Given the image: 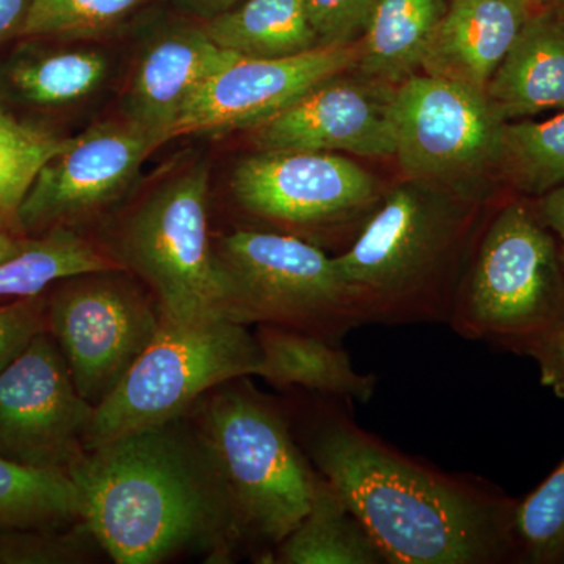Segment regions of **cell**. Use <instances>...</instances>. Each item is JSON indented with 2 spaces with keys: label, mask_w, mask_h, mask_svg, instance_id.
<instances>
[{
  "label": "cell",
  "mask_w": 564,
  "mask_h": 564,
  "mask_svg": "<svg viewBox=\"0 0 564 564\" xmlns=\"http://www.w3.org/2000/svg\"><path fill=\"white\" fill-rule=\"evenodd\" d=\"M377 0H304L318 47L358 44L367 31Z\"/></svg>",
  "instance_id": "cell-30"
},
{
  "label": "cell",
  "mask_w": 564,
  "mask_h": 564,
  "mask_svg": "<svg viewBox=\"0 0 564 564\" xmlns=\"http://www.w3.org/2000/svg\"><path fill=\"white\" fill-rule=\"evenodd\" d=\"M470 204L408 181L393 187L336 258L364 322L448 323L452 269L470 225Z\"/></svg>",
  "instance_id": "cell-3"
},
{
  "label": "cell",
  "mask_w": 564,
  "mask_h": 564,
  "mask_svg": "<svg viewBox=\"0 0 564 564\" xmlns=\"http://www.w3.org/2000/svg\"><path fill=\"white\" fill-rule=\"evenodd\" d=\"M540 215L558 240L560 254H562L564 265V185L545 193L543 202H541Z\"/></svg>",
  "instance_id": "cell-33"
},
{
  "label": "cell",
  "mask_w": 564,
  "mask_h": 564,
  "mask_svg": "<svg viewBox=\"0 0 564 564\" xmlns=\"http://www.w3.org/2000/svg\"><path fill=\"white\" fill-rule=\"evenodd\" d=\"M562 11H563V14H564V2H563Z\"/></svg>",
  "instance_id": "cell-38"
},
{
  "label": "cell",
  "mask_w": 564,
  "mask_h": 564,
  "mask_svg": "<svg viewBox=\"0 0 564 564\" xmlns=\"http://www.w3.org/2000/svg\"><path fill=\"white\" fill-rule=\"evenodd\" d=\"M358 44L285 58L239 57L209 77L173 128L172 140L254 129L329 77L356 66Z\"/></svg>",
  "instance_id": "cell-14"
},
{
  "label": "cell",
  "mask_w": 564,
  "mask_h": 564,
  "mask_svg": "<svg viewBox=\"0 0 564 564\" xmlns=\"http://www.w3.org/2000/svg\"><path fill=\"white\" fill-rule=\"evenodd\" d=\"M187 415L87 448L66 470L82 524L115 563L226 562L245 541L220 467Z\"/></svg>",
  "instance_id": "cell-2"
},
{
  "label": "cell",
  "mask_w": 564,
  "mask_h": 564,
  "mask_svg": "<svg viewBox=\"0 0 564 564\" xmlns=\"http://www.w3.org/2000/svg\"><path fill=\"white\" fill-rule=\"evenodd\" d=\"M80 522V497L68 473L0 455V527L62 530Z\"/></svg>",
  "instance_id": "cell-23"
},
{
  "label": "cell",
  "mask_w": 564,
  "mask_h": 564,
  "mask_svg": "<svg viewBox=\"0 0 564 564\" xmlns=\"http://www.w3.org/2000/svg\"><path fill=\"white\" fill-rule=\"evenodd\" d=\"M541 7L536 0H448L423 55V74L486 93L525 22Z\"/></svg>",
  "instance_id": "cell-17"
},
{
  "label": "cell",
  "mask_w": 564,
  "mask_h": 564,
  "mask_svg": "<svg viewBox=\"0 0 564 564\" xmlns=\"http://www.w3.org/2000/svg\"><path fill=\"white\" fill-rule=\"evenodd\" d=\"M28 240L17 239L6 231H0V262L7 261L11 256L22 250Z\"/></svg>",
  "instance_id": "cell-36"
},
{
  "label": "cell",
  "mask_w": 564,
  "mask_h": 564,
  "mask_svg": "<svg viewBox=\"0 0 564 564\" xmlns=\"http://www.w3.org/2000/svg\"><path fill=\"white\" fill-rule=\"evenodd\" d=\"M202 29H182L152 41L141 55L126 96V120L158 147L172 140L177 120L204 82L239 58Z\"/></svg>",
  "instance_id": "cell-16"
},
{
  "label": "cell",
  "mask_w": 564,
  "mask_h": 564,
  "mask_svg": "<svg viewBox=\"0 0 564 564\" xmlns=\"http://www.w3.org/2000/svg\"><path fill=\"white\" fill-rule=\"evenodd\" d=\"M191 413L220 467L245 541L276 547L307 513L321 481L288 415L245 378L212 389Z\"/></svg>",
  "instance_id": "cell-4"
},
{
  "label": "cell",
  "mask_w": 564,
  "mask_h": 564,
  "mask_svg": "<svg viewBox=\"0 0 564 564\" xmlns=\"http://www.w3.org/2000/svg\"><path fill=\"white\" fill-rule=\"evenodd\" d=\"M215 254L228 282V317L274 325L339 345L366 325L336 258L288 232L237 229L220 236Z\"/></svg>",
  "instance_id": "cell-7"
},
{
  "label": "cell",
  "mask_w": 564,
  "mask_h": 564,
  "mask_svg": "<svg viewBox=\"0 0 564 564\" xmlns=\"http://www.w3.org/2000/svg\"><path fill=\"white\" fill-rule=\"evenodd\" d=\"M329 77L252 129L259 151L347 152L393 158V85L369 79Z\"/></svg>",
  "instance_id": "cell-15"
},
{
  "label": "cell",
  "mask_w": 564,
  "mask_h": 564,
  "mask_svg": "<svg viewBox=\"0 0 564 564\" xmlns=\"http://www.w3.org/2000/svg\"><path fill=\"white\" fill-rule=\"evenodd\" d=\"M397 161L404 176L466 204L481 198L486 177L499 173L507 122L485 93L429 74L393 87Z\"/></svg>",
  "instance_id": "cell-9"
},
{
  "label": "cell",
  "mask_w": 564,
  "mask_h": 564,
  "mask_svg": "<svg viewBox=\"0 0 564 564\" xmlns=\"http://www.w3.org/2000/svg\"><path fill=\"white\" fill-rule=\"evenodd\" d=\"M499 173L527 195L544 196L564 185V110L551 120L507 122Z\"/></svg>",
  "instance_id": "cell-26"
},
{
  "label": "cell",
  "mask_w": 564,
  "mask_h": 564,
  "mask_svg": "<svg viewBox=\"0 0 564 564\" xmlns=\"http://www.w3.org/2000/svg\"><path fill=\"white\" fill-rule=\"evenodd\" d=\"M152 0H32L20 36L102 35Z\"/></svg>",
  "instance_id": "cell-29"
},
{
  "label": "cell",
  "mask_w": 564,
  "mask_h": 564,
  "mask_svg": "<svg viewBox=\"0 0 564 564\" xmlns=\"http://www.w3.org/2000/svg\"><path fill=\"white\" fill-rule=\"evenodd\" d=\"M232 193L259 220L300 232H323L367 220L378 182L337 152L259 151L237 165Z\"/></svg>",
  "instance_id": "cell-11"
},
{
  "label": "cell",
  "mask_w": 564,
  "mask_h": 564,
  "mask_svg": "<svg viewBox=\"0 0 564 564\" xmlns=\"http://www.w3.org/2000/svg\"><path fill=\"white\" fill-rule=\"evenodd\" d=\"M447 6L448 0H377L358 43L362 76L395 87L417 74Z\"/></svg>",
  "instance_id": "cell-20"
},
{
  "label": "cell",
  "mask_w": 564,
  "mask_h": 564,
  "mask_svg": "<svg viewBox=\"0 0 564 564\" xmlns=\"http://www.w3.org/2000/svg\"><path fill=\"white\" fill-rule=\"evenodd\" d=\"M121 254L124 269L148 285L165 317H228V282L212 243L204 166L170 177L140 204L122 232Z\"/></svg>",
  "instance_id": "cell-8"
},
{
  "label": "cell",
  "mask_w": 564,
  "mask_h": 564,
  "mask_svg": "<svg viewBox=\"0 0 564 564\" xmlns=\"http://www.w3.org/2000/svg\"><path fill=\"white\" fill-rule=\"evenodd\" d=\"M521 355L536 362L541 383L564 399V323L527 344Z\"/></svg>",
  "instance_id": "cell-32"
},
{
  "label": "cell",
  "mask_w": 564,
  "mask_h": 564,
  "mask_svg": "<svg viewBox=\"0 0 564 564\" xmlns=\"http://www.w3.org/2000/svg\"><path fill=\"white\" fill-rule=\"evenodd\" d=\"M313 408L296 440L386 564L516 563L513 497L402 454L337 403Z\"/></svg>",
  "instance_id": "cell-1"
},
{
  "label": "cell",
  "mask_w": 564,
  "mask_h": 564,
  "mask_svg": "<svg viewBox=\"0 0 564 564\" xmlns=\"http://www.w3.org/2000/svg\"><path fill=\"white\" fill-rule=\"evenodd\" d=\"M239 2L240 0H187L188 6H192L193 9L202 11L204 14H212V17L232 9Z\"/></svg>",
  "instance_id": "cell-35"
},
{
  "label": "cell",
  "mask_w": 564,
  "mask_h": 564,
  "mask_svg": "<svg viewBox=\"0 0 564 564\" xmlns=\"http://www.w3.org/2000/svg\"><path fill=\"white\" fill-rule=\"evenodd\" d=\"M536 2L544 3L545 0H536Z\"/></svg>",
  "instance_id": "cell-37"
},
{
  "label": "cell",
  "mask_w": 564,
  "mask_h": 564,
  "mask_svg": "<svg viewBox=\"0 0 564 564\" xmlns=\"http://www.w3.org/2000/svg\"><path fill=\"white\" fill-rule=\"evenodd\" d=\"M158 148L150 133L126 118L99 122L69 139L36 174L18 214L20 228H58L117 202Z\"/></svg>",
  "instance_id": "cell-13"
},
{
  "label": "cell",
  "mask_w": 564,
  "mask_h": 564,
  "mask_svg": "<svg viewBox=\"0 0 564 564\" xmlns=\"http://www.w3.org/2000/svg\"><path fill=\"white\" fill-rule=\"evenodd\" d=\"M107 69L109 63L98 51L28 52L10 63L7 84L21 101L62 107L98 90Z\"/></svg>",
  "instance_id": "cell-25"
},
{
  "label": "cell",
  "mask_w": 564,
  "mask_h": 564,
  "mask_svg": "<svg viewBox=\"0 0 564 564\" xmlns=\"http://www.w3.org/2000/svg\"><path fill=\"white\" fill-rule=\"evenodd\" d=\"M44 304L39 296L0 307V372L44 332Z\"/></svg>",
  "instance_id": "cell-31"
},
{
  "label": "cell",
  "mask_w": 564,
  "mask_h": 564,
  "mask_svg": "<svg viewBox=\"0 0 564 564\" xmlns=\"http://www.w3.org/2000/svg\"><path fill=\"white\" fill-rule=\"evenodd\" d=\"M62 282L47 307V326L77 392L96 408L154 339L161 310L154 295L121 270Z\"/></svg>",
  "instance_id": "cell-10"
},
{
  "label": "cell",
  "mask_w": 564,
  "mask_h": 564,
  "mask_svg": "<svg viewBox=\"0 0 564 564\" xmlns=\"http://www.w3.org/2000/svg\"><path fill=\"white\" fill-rule=\"evenodd\" d=\"M69 139L25 124L0 107V225H18L20 207L40 170Z\"/></svg>",
  "instance_id": "cell-27"
},
{
  "label": "cell",
  "mask_w": 564,
  "mask_h": 564,
  "mask_svg": "<svg viewBox=\"0 0 564 564\" xmlns=\"http://www.w3.org/2000/svg\"><path fill=\"white\" fill-rule=\"evenodd\" d=\"M203 31L243 58H285L317 50L304 0H245L210 18Z\"/></svg>",
  "instance_id": "cell-21"
},
{
  "label": "cell",
  "mask_w": 564,
  "mask_h": 564,
  "mask_svg": "<svg viewBox=\"0 0 564 564\" xmlns=\"http://www.w3.org/2000/svg\"><path fill=\"white\" fill-rule=\"evenodd\" d=\"M562 323L564 265L554 232L525 204H507L486 226L448 325L466 339L521 355Z\"/></svg>",
  "instance_id": "cell-5"
},
{
  "label": "cell",
  "mask_w": 564,
  "mask_h": 564,
  "mask_svg": "<svg viewBox=\"0 0 564 564\" xmlns=\"http://www.w3.org/2000/svg\"><path fill=\"white\" fill-rule=\"evenodd\" d=\"M122 269L120 261L79 234L58 226L41 239L28 240L21 251L0 262V296L31 299L66 278Z\"/></svg>",
  "instance_id": "cell-24"
},
{
  "label": "cell",
  "mask_w": 564,
  "mask_h": 564,
  "mask_svg": "<svg viewBox=\"0 0 564 564\" xmlns=\"http://www.w3.org/2000/svg\"><path fill=\"white\" fill-rule=\"evenodd\" d=\"M270 556L280 564H386L366 527L322 475L310 510Z\"/></svg>",
  "instance_id": "cell-22"
},
{
  "label": "cell",
  "mask_w": 564,
  "mask_h": 564,
  "mask_svg": "<svg viewBox=\"0 0 564 564\" xmlns=\"http://www.w3.org/2000/svg\"><path fill=\"white\" fill-rule=\"evenodd\" d=\"M500 120L564 110V14L538 9L525 22L486 88Z\"/></svg>",
  "instance_id": "cell-18"
},
{
  "label": "cell",
  "mask_w": 564,
  "mask_h": 564,
  "mask_svg": "<svg viewBox=\"0 0 564 564\" xmlns=\"http://www.w3.org/2000/svg\"><path fill=\"white\" fill-rule=\"evenodd\" d=\"M516 563L564 564V458L522 499L513 518Z\"/></svg>",
  "instance_id": "cell-28"
},
{
  "label": "cell",
  "mask_w": 564,
  "mask_h": 564,
  "mask_svg": "<svg viewBox=\"0 0 564 564\" xmlns=\"http://www.w3.org/2000/svg\"><path fill=\"white\" fill-rule=\"evenodd\" d=\"M162 315V314H161ZM262 356L248 325L221 314L162 315L154 339L121 383L96 406L85 451L191 413L206 393L256 375Z\"/></svg>",
  "instance_id": "cell-6"
},
{
  "label": "cell",
  "mask_w": 564,
  "mask_h": 564,
  "mask_svg": "<svg viewBox=\"0 0 564 564\" xmlns=\"http://www.w3.org/2000/svg\"><path fill=\"white\" fill-rule=\"evenodd\" d=\"M95 410L77 392L58 345L40 333L0 372V452L66 473L85 452Z\"/></svg>",
  "instance_id": "cell-12"
},
{
  "label": "cell",
  "mask_w": 564,
  "mask_h": 564,
  "mask_svg": "<svg viewBox=\"0 0 564 564\" xmlns=\"http://www.w3.org/2000/svg\"><path fill=\"white\" fill-rule=\"evenodd\" d=\"M32 0H0V44L20 35Z\"/></svg>",
  "instance_id": "cell-34"
},
{
  "label": "cell",
  "mask_w": 564,
  "mask_h": 564,
  "mask_svg": "<svg viewBox=\"0 0 564 564\" xmlns=\"http://www.w3.org/2000/svg\"><path fill=\"white\" fill-rule=\"evenodd\" d=\"M258 377L276 388H303L323 397L367 403L377 391L375 375L359 373L350 356L336 344L274 325H259Z\"/></svg>",
  "instance_id": "cell-19"
}]
</instances>
